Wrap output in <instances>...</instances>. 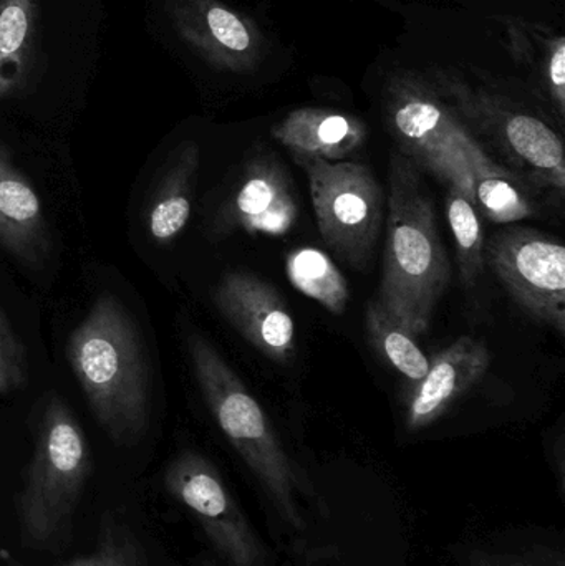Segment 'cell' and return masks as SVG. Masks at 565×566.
I'll use <instances>...</instances> for the list:
<instances>
[{
	"label": "cell",
	"mask_w": 565,
	"mask_h": 566,
	"mask_svg": "<svg viewBox=\"0 0 565 566\" xmlns=\"http://www.w3.org/2000/svg\"><path fill=\"white\" fill-rule=\"evenodd\" d=\"M66 358L96 421L118 444H133L149 421V376L138 326L125 303L102 293L70 333Z\"/></svg>",
	"instance_id": "6da1fadb"
},
{
	"label": "cell",
	"mask_w": 565,
	"mask_h": 566,
	"mask_svg": "<svg viewBox=\"0 0 565 566\" xmlns=\"http://www.w3.org/2000/svg\"><path fill=\"white\" fill-rule=\"evenodd\" d=\"M388 206L377 300L411 335L420 336L447 292L451 269L420 168L400 151L391 156Z\"/></svg>",
	"instance_id": "7a4b0ae2"
},
{
	"label": "cell",
	"mask_w": 565,
	"mask_h": 566,
	"mask_svg": "<svg viewBox=\"0 0 565 566\" xmlns=\"http://www.w3.org/2000/svg\"><path fill=\"white\" fill-rule=\"evenodd\" d=\"M188 348L196 381L219 428L261 482L281 517L294 531H304L299 507L301 479L258 399L202 336H189Z\"/></svg>",
	"instance_id": "3957f363"
},
{
	"label": "cell",
	"mask_w": 565,
	"mask_h": 566,
	"mask_svg": "<svg viewBox=\"0 0 565 566\" xmlns=\"http://www.w3.org/2000/svg\"><path fill=\"white\" fill-rule=\"evenodd\" d=\"M425 75L474 138L486 139L537 188L564 195L563 139L544 119L460 66H431Z\"/></svg>",
	"instance_id": "277c9868"
},
{
	"label": "cell",
	"mask_w": 565,
	"mask_h": 566,
	"mask_svg": "<svg viewBox=\"0 0 565 566\" xmlns=\"http://www.w3.org/2000/svg\"><path fill=\"white\" fill-rule=\"evenodd\" d=\"M90 472L82 426L60 398L43 408L35 451L19 495L23 547L55 548L69 534Z\"/></svg>",
	"instance_id": "5b68a950"
},
{
	"label": "cell",
	"mask_w": 565,
	"mask_h": 566,
	"mask_svg": "<svg viewBox=\"0 0 565 566\" xmlns=\"http://www.w3.org/2000/svg\"><path fill=\"white\" fill-rule=\"evenodd\" d=\"M384 108L400 153L444 186H460L474 201L467 161V146L473 135L430 78L415 70L388 76Z\"/></svg>",
	"instance_id": "8992f818"
},
{
	"label": "cell",
	"mask_w": 565,
	"mask_h": 566,
	"mask_svg": "<svg viewBox=\"0 0 565 566\" xmlns=\"http://www.w3.org/2000/svg\"><path fill=\"white\" fill-rule=\"evenodd\" d=\"M307 175L312 206L325 244L345 262L364 269L380 235L384 191L362 163L292 155Z\"/></svg>",
	"instance_id": "52a82bcc"
},
{
	"label": "cell",
	"mask_w": 565,
	"mask_h": 566,
	"mask_svg": "<svg viewBox=\"0 0 565 566\" xmlns=\"http://www.w3.org/2000/svg\"><path fill=\"white\" fill-rule=\"evenodd\" d=\"M169 494L188 509L209 542L231 566H264V544L236 502L218 469L205 455L185 451L166 469Z\"/></svg>",
	"instance_id": "ba28073f"
},
{
	"label": "cell",
	"mask_w": 565,
	"mask_h": 566,
	"mask_svg": "<svg viewBox=\"0 0 565 566\" xmlns=\"http://www.w3.org/2000/svg\"><path fill=\"white\" fill-rule=\"evenodd\" d=\"M488 262L514 302L534 319L565 332V249L557 239L526 228L496 232Z\"/></svg>",
	"instance_id": "9c48e42d"
},
{
	"label": "cell",
	"mask_w": 565,
	"mask_h": 566,
	"mask_svg": "<svg viewBox=\"0 0 565 566\" xmlns=\"http://www.w3.org/2000/svg\"><path fill=\"white\" fill-rule=\"evenodd\" d=\"M179 39L212 69L234 75L258 72L268 40L254 19L222 0H165Z\"/></svg>",
	"instance_id": "30bf717a"
},
{
	"label": "cell",
	"mask_w": 565,
	"mask_h": 566,
	"mask_svg": "<svg viewBox=\"0 0 565 566\" xmlns=\"http://www.w3.org/2000/svg\"><path fill=\"white\" fill-rule=\"evenodd\" d=\"M291 176L278 156L269 151L255 155L242 172L234 192L219 211L216 231L248 234L285 235L297 221Z\"/></svg>",
	"instance_id": "8fae6325"
},
{
	"label": "cell",
	"mask_w": 565,
	"mask_h": 566,
	"mask_svg": "<svg viewBox=\"0 0 565 566\" xmlns=\"http://www.w3.org/2000/svg\"><path fill=\"white\" fill-rule=\"evenodd\" d=\"M215 303L226 319L268 358L287 363L295 352V326L281 293L245 272L219 282Z\"/></svg>",
	"instance_id": "7c38bea8"
},
{
	"label": "cell",
	"mask_w": 565,
	"mask_h": 566,
	"mask_svg": "<svg viewBox=\"0 0 565 566\" xmlns=\"http://www.w3.org/2000/svg\"><path fill=\"white\" fill-rule=\"evenodd\" d=\"M490 365V349L481 339L460 336L430 359V368L420 381L411 382L405 398V426L410 431H420L437 422L484 378Z\"/></svg>",
	"instance_id": "4fadbf2b"
},
{
	"label": "cell",
	"mask_w": 565,
	"mask_h": 566,
	"mask_svg": "<svg viewBox=\"0 0 565 566\" xmlns=\"http://www.w3.org/2000/svg\"><path fill=\"white\" fill-rule=\"evenodd\" d=\"M506 30L508 49L514 62L527 73L531 85L565 116V36L553 25L524 17H498Z\"/></svg>",
	"instance_id": "5bb4252c"
},
{
	"label": "cell",
	"mask_w": 565,
	"mask_h": 566,
	"mask_svg": "<svg viewBox=\"0 0 565 566\" xmlns=\"http://www.w3.org/2000/svg\"><path fill=\"white\" fill-rule=\"evenodd\" d=\"M272 136L292 155L344 161L367 142L368 128L350 113L299 108L272 126Z\"/></svg>",
	"instance_id": "9a60e30c"
},
{
	"label": "cell",
	"mask_w": 565,
	"mask_h": 566,
	"mask_svg": "<svg viewBox=\"0 0 565 566\" xmlns=\"http://www.w3.org/2000/svg\"><path fill=\"white\" fill-rule=\"evenodd\" d=\"M46 239L42 201L0 143V245L22 261L35 262L45 252Z\"/></svg>",
	"instance_id": "2e32d148"
},
{
	"label": "cell",
	"mask_w": 565,
	"mask_h": 566,
	"mask_svg": "<svg viewBox=\"0 0 565 566\" xmlns=\"http://www.w3.org/2000/svg\"><path fill=\"white\" fill-rule=\"evenodd\" d=\"M467 161L480 216L493 224H511L534 216L536 205L526 182L498 165L474 136L467 146Z\"/></svg>",
	"instance_id": "e0dca14e"
},
{
	"label": "cell",
	"mask_w": 565,
	"mask_h": 566,
	"mask_svg": "<svg viewBox=\"0 0 565 566\" xmlns=\"http://www.w3.org/2000/svg\"><path fill=\"white\" fill-rule=\"evenodd\" d=\"M199 159L201 153L198 145L182 143L153 196L146 224L153 241L158 244L175 241L191 218Z\"/></svg>",
	"instance_id": "ac0fdd59"
},
{
	"label": "cell",
	"mask_w": 565,
	"mask_h": 566,
	"mask_svg": "<svg viewBox=\"0 0 565 566\" xmlns=\"http://www.w3.org/2000/svg\"><path fill=\"white\" fill-rule=\"evenodd\" d=\"M39 0H0V99L19 95L35 65Z\"/></svg>",
	"instance_id": "d6986e66"
},
{
	"label": "cell",
	"mask_w": 565,
	"mask_h": 566,
	"mask_svg": "<svg viewBox=\"0 0 565 566\" xmlns=\"http://www.w3.org/2000/svg\"><path fill=\"white\" fill-rule=\"evenodd\" d=\"M367 338L375 352L391 368L418 382L430 368V359L415 342V336L378 302L372 300L365 313Z\"/></svg>",
	"instance_id": "ffe728a7"
},
{
	"label": "cell",
	"mask_w": 565,
	"mask_h": 566,
	"mask_svg": "<svg viewBox=\"0 0 565 566\" xmlns=\"http://www.w3.org/2000/svg\"><path fill=\"white\" fill-rule=\"evenodd\" d=\"M285 274L292 285L308 298L321 303L328 312L342 315L350 300L344 274L318 249H295L285 259Z\"/></svg>",
	"instance_id": "44dd1931"
},
{
	"label": "cell",
	"mask_w": 565,
	"mask_h": 566,
	"mask_svg": "<svg viewBox=\"0 0 565 566\" xmlns=\"http://www.w3.org/2000/svg\"><path fill=\"white\" fill-rule=\"evenodd\" d=\"M447 214L457 245L461 282L477 285L484 271V235L481 216L473 199L457 185H448Z\"/></svg>",
	"instance_id": "7402d4cb"
},
{
	"label": "cell",
	"mask_w": 565,
	"mask_h": 566,
	"mask_svg": "<svg viewBox=\"0 0 565 566\" xmlns=\"http://www.w3.org/2000/svg\"><path fill=\"white\" fill-rule=\"evenodd\" d=\"M62 566H145V555L128 528L109 522L92 554Z\"/></svg>",
	"instance_id": "603a6c76"
},
{
	"label": "cell",
	"mask_w": 565,
	"mask_h": 566,
	"mask_svg": "<svg viewBox=\"0 0 565 566\" xmlns=\"http://www.w3.org/2000/svg\"><path fill=\"white\" fill-rule=\"evenodd\" d=\"M25 363L22 343L0 312V395L22 388L27 378Z\"/></svg>",
	"instance_id": "cb8c5ba5"
},
{
	"label": "cell",
	"mask_w": 565,
	"mask_h": 566,
	"mask_svg": "<svg viewBox=\"0 0 565 566\" xmlns=\"http://www.w3.org/2000/svg\"><path fill=\"white\" fill-rule=\"evenodd\" d=\"M468 566H564L563 558L544 548H533L524 554H493L488 551H473Z\"/></svg>",
	"instance_id": "d4e9b609"
}]
</instances>
